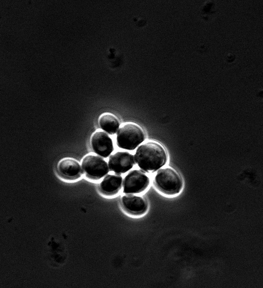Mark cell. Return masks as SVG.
<instances>
[{"label":"cell","instance_id":"1","mask_svg":"<svg viewBox=\"0 0 263 288\" xmlns=\"http://www.w3.org/2000/svg\"><path fill=\"white\" fill-rule=\"evenodd\" d=\"M135 156L138 166L147 172L156 171L163 166L167 160L164 148L155 141H148L140 145Z\"/></svg>","mask_w":263,"mask_h":288},{"label":"cell","instance_id":"2","mask_svg":"<svg viewBox=\"0 0 263 288\" xmlns=\"http://www.w3.org/2000/svg\"><path fill=\"white\" fill-rule=\"evenodd\" d=\"M145 139L144 131L138 124L126 123L118 129L116 142L118 147L127 150H134Z\"/></svg>","mask_w":263,"mask_h":288},{"label":"cell","instance_id":"3","mask_svg":"<svg viewBox=\"0 0 263 288\" xmlns=\"http://www.w3.org/2000/svg\"><path fill=\"white\" fill-rule=\"evenodd\" d=\"M157 187L168 195L178 194L183 187V180L179 174L172 168L160 169L155 176Z\"/></svg>","mask_w":263,"mask_h":288},{"label":"cell","instance_id":"4","mask_svg":"<svg viewBox=\"0 0 263 288\" xmlns=\"http://www.w3.org/2000/svg\"><path fill=\"white\" fill-rule=\"evenodd\" d=\"M81 166L86 175L94 179L101 178L109 171L107 163L97 155H86L82 160Z\"/></svg>","mask_w":263,"mask_h":288},{"label":"cell","instance_id":"5","mask_svg":"<svg viewBox=\"0 0 263 288\" xmlns=\"http://www.w3.org/2000/svg\"><path fill=\"white\" fill-rule=\"evenodd\" d=\"M149 183V177L144 171L133 170L124 177L123 192L130 194L140 193L145 190Z\"/></svg>","mask_w":263,"mask_h":288},{"label":"cell","instance_id":"6","mask_svg":"<svg viewBox=\"0 0 263 288\" xmlns=\"http://www.w3.org/2000/svg\"><path fill=\"white\" fill-rule=\"evenodd\" d=\"M135 164L134 156L126 151H118L111 155L108 161L110 170L119 174L131 169Z\"/></svg>","mask_w":263,"mask_h":288},{"label":"cell","instance_id":"7","mask_svg":"<svg viewBox=\"0 0 263 288\" xmlns=\"http://www.w3.org/2000/svg\"><path fill=\"white\" fill-rule=\"evenodd\" d=\"M91 145L95 153L104 157H108L113 151V143L111 137L104 131H95L91 138Z\"/></svg>","mask_w":263,"mask_h":288},{"label":"cell","instance_id":"8","mask_svg":"<svg viewBox=\"0 0 263 288\" xmlns=\"http://www.w3.org/2000/svg\"><path fill=\"white\" fill-rule=\"evenodd\" d=\"M121 202L124 207L133 213L142 214L147 210V203L141 196L127 194L122 196Z\"/></svg>","mask_w":263,"mask_h":288},{"label":"cell","instance_id":"9","mask_svg":"<svg viewBox=\"0 0 263 288\" xmlns=\"http://www.w3.org/2000/svg\"><path fill=\"white\" fill-rule=\"evenodd\" d=\"M58 168L62 174L70 177H79L82 172L79 162L71 158L62 159L58 163Z\"/></svg>","mask_w":263,"mask_h":288},{"label":"cell","instance_id":"10","mask_svg":"<svg viewBox=\"0 0 263 288\" xmlns=\"http://www.w3.org/2000/svg\"><path fill=\"white\" fill-rule=\"evenodd\" d=\"M122 178L119 174H108L100 183L102 192L108 195L117 193L121 188Z\"/></svg>","mask_w":263,"mask_h":288},{"label":"cell","instance_id":"11","mask_svg":"<svg viewBox=\"0 0 263 288\" xmlns=\"http://www.w3.org/2000/svg\"><path fill=\"white\" fill-rule=\"evenodd\" d=\"M100 127L109 134H115L118 129L120 122L117 118L110 113H104L99 119Z\"/></svg>","mask_w":263,"mask_h":288}]
</instances>
